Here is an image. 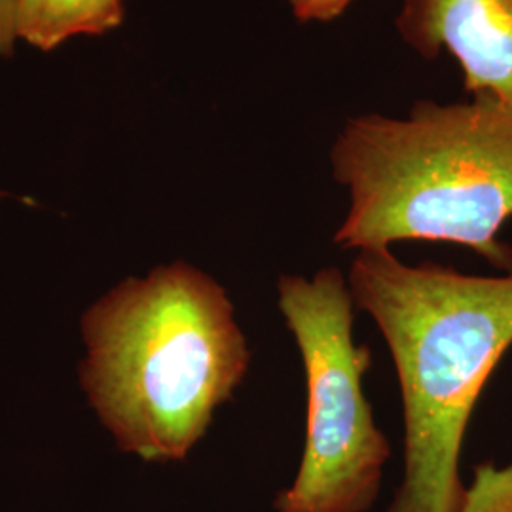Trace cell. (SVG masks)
I'll list each match as a JSON object with an SVG mask.
<instances>
[{
	"mask_svg": "<svg viewBox=\"0 0 512 512\" xmlns=\"http://www.w3.org/2000/svg\"><path fill=\"white\" fill-rule=\"evenodd\" d=\"M330 164L349 194L338 247L452 243L512 272V249L499 239L512 217L509 103L473 95L450 105L420 101L406 118H351Z\"/></svg>",
	"mask_w": 512,
	"mask_h": 512,
	"instance_id": "3957f363",
	"label": "cell"
},
{
	"mask_svg": "<svg viewBox=\"0 0 512 512\" xmlns=\"http://www.w3.org/2000/svg\"><path fill=\"white\" fill-rule=\"evenodd\" d=\"M393 357L404 406V476L387 512H459L463 440L512 346V272L408 266L391 247L357 251L348 275Z\"/></svg>",
	"mask_w": 512,
	"mask_h": 512,
	"instance_id": "7a4b0ae2",
	"label": "cell"
},
{
	"mask_svg": "<svg viewBox=\"0 0 512 512\" xmlns=\"http://www.w3.org/2000/svg\"><path fill=\"white\" fill-rule=\"evenodd\" d=\"M2 198H4V194H2V192H0V202H2Z\"/></svg>",
	"mask_w": 512,
	"mask_h": 512,
	"instance_id": "30bf717a",
	"label": "cell"
},
{
	"mask_svg": "<svg viewBox=\"0 0 512 512\" xmlns=\"http://www.w3.org/2000/svg\"><path fill=\"white\" fill-rule=\"evenodd\" d=\"M124 21L122 0H18L16 31L50 52L76 35H105Z\"/></svg>",
	"mask_w": 512,
	"mask_h": 512,
	"instance_id": "8992f818",
	"label": "cell"
},
{
	"mask_svg": "<svg viewBox=\"0 0 512 512\" xmlns=\"http://www.w3.org/2000/svg\"><path fill=\"white\" fill-rule=\"evenodd\" d=\"M397 29L427 59L452 55L471 97L512 105V0H404Z\"/></svg>",
	"mask_w": 512,
	"mask_h": 512,
	"instance_id": "5b68a950",
	"label": "cell"
},
{
	"mask_svg": "<svg viewBox=\"0 0 512 512\" xmlns=\"http://www.w3.org/2000/svg\"><path fill=\"white\" fill-rule=\"evenodd\" d=\"M82 338L95 414L122 452L150 463L188 458L251 365L226 289L184 260L103 294Z\"/></svg>",
	"mask_w": 512,
	"mask_h": 512,
	"instance_id": "6da1fadb",
	"label": "cell"
},
{
	"mask_svg": "<svg viewBox=\"0 0 512 512\" xmlns=\"http://www.w3.org/2000/svg\"><path fill=\"white\" fill-rule=\"evenodd\" d=\"M353 0H289L294 18L302 23L340 18Z\"/></svg>",
	"mask_w": 512,
	"mask_h": 512,
	"instance_id": "ba28073f",
	"label": "cell"
},
{
	"mask_svg": "<svg viewBox=\"0 0 512 512\" xmlns=\"http://www.w3.org/2000/svg\"><path fill=\"white\" fill-rule=\"evenodd\" d=\"M18 0H0V57H10L14 52Z\"/></svg>",
	"mask_w": 512,
	"mask_h": 512,
	"instance_id": "9c48e42d",
	"label": "cell"
},
{
	"mask_svg": "<svg viewBox=\"0 0 512 512\" xmlns=\"http://www.w3.org/2000/svg\"><path fill=\"white\" fill-rule=\"evenodd\" d=\"M277 308L306 374V439L293 484L275 512H368L382 488L391 442L363 389L372 351L353 340V298L338 268L281 275Z\"/></svg>",
	"mask_w": 512,
	"mask_h": 512,
	"instance_id": "277c9868",
	"label": "cell"
},
{
	"mask_svg": "<svg viewBox=\"0 0 512 512\" xmlns=\"http://www.w3.org/2000/svg\"><path fill=\"white\" fill-rule=\"evenodd\" d=\"M459 512H512V463L478 465Z\"/></svg>",
	"mask_w": 512,
	"mask_h": 512,
	"instance_id": "52a82bcc",
	"label": "cell"
}]
</instances>
